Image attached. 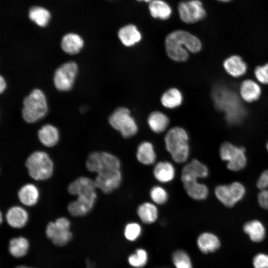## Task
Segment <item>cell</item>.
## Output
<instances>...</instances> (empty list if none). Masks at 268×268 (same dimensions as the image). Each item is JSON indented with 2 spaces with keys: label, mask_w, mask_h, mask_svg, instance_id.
Returning <instances> with one entry per match:
<instances>
[{
  "label": "cell",
  "mask_w": 268,
  "mask_h": 268,
  "mask_svg": "<svg viewBox=\"0 0 268 268\" xmlns=\"http://www.w3.org/2000/svg\"><path fill=\"white\" fill-rule=\"evenodd\" d=\"M39 191L33 184H27L22 186L18 193L20 202L26 206L35 205L39 198Z\"/></svg>",
  "instance_id": "f1b7e54d"
},
{
  "label": "cell",
  "mask_w": 268,
  "mask_h": 268,
  "mask_svg": "<svg viewBox=\"0 0 268 268\" xmlns=\"http://www.w3.org/2000/svg\"><path fill=\"white\" fill-rule=\"evenodd\" d=\"M77 69V65L73 62L65 63L59 67L54 76L55 87L61 91L69 90L72 86Z\"/></svg>",
  "instance_id": "4fadbf2b"
},
{
  "label": "cell",
  "mask_w": 268,
  "mask_h": 268,
  "mask_svg": "<svg viewBox=\"0 0 268 268\" xmlns=\"http://www.w3.org/2000/svg\"><path fill=\"white\" fill-rule=\"evenodd\" d=\"M254 75L260 84L268 85V62L256 67Z\"/></svg>",
  "instance_id": "f35d334b"
},
{
  "label": "cell",
  "mask_w": 268,
  "mask_h": 268,
  "mask_svg": "<svg viewBox=\"0 0 268 268\" xmlns=\"http://www.w3.org/2000/svg\"><path fill=\"white\" fill-rule=\"evenodd\" d=\"M150 197L152 201L158 205L165 204L168 199L166 190L160 186L153 187L150 191Z\"/></svg>",
  "instance_id": "8d00e7d4"
},
{
  "label": "cell",
  "mask_w": 268,
  "mask_h": 268,
  "mask_svg": "<svg viewBox=\"0 0 268 268\" xmlns=\"http://www.w3.org/2000/svg\"><path fill=\"white\" fill-rule=\"evenodd\" d=\"M219 155L221 159L227 162V167L233 171L243 169L247 164L245 149L229 142H224L220 146Z\"/></svg>",
  "instance_id": "30bf717a"
},
{
  "label": "cell",
  "mask_w": 268,
  "mask_h": 268,
  "mask_svg": "<svg viewBox=\"0 0 268 268\" xmlns=\"http://www.w3.org/2000/svg\"><path fill=\"white\" fill-rule=\"evenodd\" d=\"M172 261L176 268H193L189 256L183 250H177L174 253Z\"/></svg>",
  "instance_id": "e575fe53"
},
{
  "label": "cell",
  "mask_w": 268,
  "mask_h": 268,
  "mask_svg": "<svg viewBox=\"0 0 268 268\" xmlns=\"http://www.w3.org/2000/svg\"><path fill=\"white\" fill-rule=\"evenodd\" d=\"M215 107L224 113L227 122L231 125L241 123L246 116V110L239 94L224 85H217L211 92Z\"/></svg>",
  "instance_id": "6da1fadb"
},
{
  "label": "cell",
  "mask_w": 268,
  "mask_h": 268,
  "mask_svg": "<svg viewBox=\"0 0 268 268\" xmlns=\"http://www.w3.org/2000/svg\"><path fill=\"white\" fill-rule=\"evenodd\" d=\"M147 254L143 249H138L135 253L131 255L128 258L129 264L134 268H142L147 263Z\"/></svg>",
  "instance_id": "d590c367"
},
{
  "label": "cell",
  "mask_w": 268,
  "mask_h": 268,
  "mask_svg": "<svg viewBox=\"0 0 268 268\" xmlns=\"http://www.w3.org/2000/svg\"><path fill=\"white\" fill-rule=\"evenodd\" d=\"M30 244L24 237L18 236L11 239L8 243V251L15 258H21L28 253Z\"/></svg>",
  "instance_id": "484cf974"
},
{
  "label": "cell",
  "mask_w": 268,
  "mask_h": 268,
  "mask_svg": "<svg viewBox=\"0 0 268 268\" xmlns=\"http://www.w3.org/2000/svg\"><path fill=\"white\" fill-rule=\"evenodd\" d=\"M6 88V83L2 76L0 77V92L1 93Z\"/></svg>",
  "instance_id": "60d3db41"
},
{
  "label": "cell",
  "mask_w": 268,
  "mask_h": 268,
  "mask_svg": "<svg viewBox=\"0 0 268 268\" xmlns=\"http://www.w3.org/2000/svg\"><path fill=\"white\" fill-rule=\"evenodd\" d=\"M94 181L86 177H79L69 184L68 193L72 195L97 196Z\"/></svg>",
  "instance_id": "ac0fdd59"
},
{
  "label": "cell",
  "mask_w": 268,
  "mask_h": 268,
  "mask_svg": "<svg viewBox=\"0 0 268 268\" xmlns=\"http://www.w3.org/2000/svg\"><path fill=\"white\" fill-rule=\"evenodd\" d=\"M217 199L225 206L231 207L244 197L246 190L242 184L234 182L217 186L214 190Z\"/></svg>",
  "instance_id": "8fae6325"
},
{
  "label": "cell",
  "mask_w": 268,
  "mask_h": 268,
  "mask_svg": "<svg viewBox=\"0 0 268 268\" xmlns=\"http://www.w3.org/2000/svg\"><path fill=\"white\" fill-rule=\"evenodd\" d=\"M225 72L233 78H240L248 71V65L243 58L238 55H231L226 57L222 63Z\"/></svg>",
  "instance_id": "9a60e30c"
},
{
  "label": "cell",
  "mask_w": 268,
  "mask_h": 268,
  "mask_svg": "<svg viewBox=\"0 0 268 268\" xmlns=\"http://www.w3.org/2000/svg\"><path fill=\"white\" fill-rule=\"evenodd\" d=\"M47 111L46 97L40 89H34L23 100L22 115L27 123L38 121L45 116Z\"/></svg>",
  "instance_id": "5b68a950"
},
{
  "label": "cell",
  "mask_w": 268,
  "mask_h": 268,
  "mask_svg": "<svg viewBox=\"0 0 268 268\" xmlns=\"http://www.w3.org/2000/svg\"><path fill=\"white\" fill-rule=\"evenodd\" d=\"M267 149L268 150V143L267 144Z\"/></svg>",
  "instance_id": "bcb514c9"
},
{
  "label": "cell",
  "mask_w": 268,
  "mask_h": 268,
  "mask_svg": "<svg viewBox=\"0 0 268 268\" xmlns=\"http://www.w3.org/2000/svg\"><path fill=\"white\" fill-rule=\"evenodd\" d=\"M197 245L203 253L215 252L220 246V241L215 234L210 232L201 233L198 238Z\"/></svg>",
  "instance_id": "7402d4cb"
},
{
  "label": "cell",
  "mask_w": 268,
  "mask_h": 268,
  "mask_svg": "<svg viewBox=\"0 0 268 268\" xmlns=\"http://www.w3.org/2000/svg\"><path fill=\"white\" fill-rule=\"evenodd\" d=\"M0 223H2V213L1 212H0Z\"/></svg>",
  "instance_id": "f6af8a7d"
},
{
  "label": "cell",
  "mask_w": 268,
  "mask_h": 268,
  "mask_svg": "<svg viewBox=\"0 0 268 268\" xmlns=\"http://www.w3.org/2000/svg\"><path fill=\"white\" fill-rule=\"evenodd\" d=\"M40 141L47 147H52L57 144L59 140V132L55 126L52 125L43 126L38 132Z\"/></svg>",
  "instance_id": "cb8c5ba5"
},
{
  "label": "cell",
  "mask_w": 268,
  "mask_h": 268,
  "mask_svg": "<svg viewBox=\"0 0 268 268\" xmlns=\"http://www.w3.org/2000/svg\"><path fill=\"white\" fill-rule=\"evenodd\" d=\"M138 1H144L145 2H150L151 1H152V0H137Z\"/></svg>",
  "instance_id": "ee69618b"
},
{
  "label": "cell",
  "mask_w": 268,
  "mask_h": 268,
  "mask_svg": "<svg viewBox=\"0 0 268 268\" xmlns=\"http://www.w3.org/2000/svg\"><path fill=\"white\" fill-rule=\"evenodd\" d=\"M137 213L142 222L151 224L157 220L158 211L157 207L154 203L145 202L138 206Z\"/></svg>",
  "instance_id": "4dcf8cb0"
},
{
  "label": "cell",
  "mask_w": 268,
  "mask_h": 268,
  "mask_svg": "<svg viewBox=\"0 0 268 268\" xmlns=\"http://www.w3.org/2000/svg\"><path fill=\"white\" fill-rule=\"evenodd\" d=\"M147 124L151 130L155 133L164 132L169 124L167 115L160 111H153L148 117Z\"/></svg>",
  "instance_id": "d4e9b609"
},
{
  "label": "cell",
  "mask_w": 268,
  "mask_h": 268,
  "mask_svg": "<svg viewBox=\"0 0 268 268\" xmlns=\"http://www.w3.org/2000/svg\"><path fill=\"white\" fill-rule=\"evenodd\" d=\"M29 17L38 26L45 27L49 21L51 15L49 11L44 7L33 6L29 11Z\"/></svg>",
  "instance_id": "836d02e7"
},
{
  "label": "cell",
  "mask_w": 268,
  "mask_h": 268,
  "mask_svg": "<svg viewBox=\"0 0 268 268\" xmlns=\"http://www.w3.org/2000/svg\"><path fill=\"white\" fill-rule=\"evenodd\" d=\"M262 94L261 84L256 80L246 79L242 81L239 88V96L246 103H252L258 101Z\"/></svg>",
  "instance_id": "2e32d148"
},
{
  "label": "cell",
  "mask_w": 268,
  "mask_h": 268,
  "mask_svg": "<svg viewBox=\"0 0 268 268\" xmlns=\"http://www.w3.org/2000/svg\"><path fill=\"white\" fill-rule=\"evenodd\" d=\"M208 168L196 159L185 165L182 168L181 180L187 195L195 200H205L208 194L207 186L198 182L199 178L208 176Z\"/></svg>",
  "instance_id": "3957f363"
},
{
  "label": "cell",
  "mask_w": 268,
  "mask_h": 268,
  "mask_svg": "<svg viewBox=\"0 0 268 268\" xmlns=\"http://www.w3.org/2000/svg\"><path fill=\"white\" fill-rule=\"evenodd\" d=\"M118 35L122 43L126 47H132L141 39V35L135 25L128 24L120 29Z\"/></svg>",
  "instance_id": "ffe728a7"
},
{
  "label": "cell",
  "mask_w": 268,
  "mask_h": 268,
  "mask_svg": "<svg viewBox=\"0 0 268 268\" xmlns=\"http://www.w3.org/2000/svg\"><path fill=\"white\" fill-rule=\"evenodd\" d=\"M244 231L254 242L262 241L266 236V229L263 224L258 220L247 222L243 226Z\"/></svg>",
  "instance_id": "4316f807"
},
{
  "label": "cell",
  "mask_w": 268,
  "mask_h": 268,
  "mask_svg": "<svg viewBox=\"0 0 268 268\" xmlns=\"http://www.w3.org/2000/svg\"><path fill=\"white\" fill-rule=\"evenodd\" d=\"M183 98L181 91L176 88H171L166 90L161 97L162 105L167 108L173 109L180 106Z\"/></svg>",
  "instance_id": "1f68e13d"
},
{
  "label": "cell",
  "mask_w": 268,
  "mask_h": 268,
  "mask_svg": "<svg viewBox=\"0 0 268 268\" xmlns=\"http://www.w3.org/2000/svg\"><path fill=\"white\" fill-rule=\"evenodd\" d=\"M136 157L137 161L143 165L153 164L156 158L153 144L147 141L140 143L137 148Z\"/></svg>",
  "instance_id": "603a6c76"
},
{
  "label": "cell",
  "mask_w": 268,
  "mask_h": 268,
  "mask_svg": "<svg viewBox=\"0 0 268 268\" xmlns=\"http://www.w3.org/2000/svg\"><path fill=\"white\" fill-rule=\"evenodd\" d=\"M70 227L69 220L66 217H61L54 222H49L47 225L45 232L53 244L63 247L67 244L72 238Z\"/></svg>",
  "instance_id": "9c48e42d"
},
{
  "label": "cell",
  "mask_w": 268,
  "mask_h": 268,
  "mask_svg": "<svg viewBox=\"0 0 268 268\" xmlns=\"http://www.w3.org/2000/svg\"><path fill=\"white\" fill-rule=\"evenodd\" d=\"M83 44V41L80 36L75 33H68L63 37L61 47L66 53L73 55L80 51Z\"/></svg>",
  "instance_id": "83f0119b"
},
{
  "label": "cell",
  "mask_w": 268,
  "mask_h": 268,
  "mask_svg": "<svg viewBox=\"0 0 268 268\" xmlns=\"http://www.w3.org/2000/svg\"><path fill=\"white\" fill-rule=\"evenodd\" d=\"M165 145L174 161L185 162L189 156V135L180 127H174L168 131L164 137Z\"/></svg>",
  "instance_id": "277c9868"
},
{
  "label": "cell",
  "mask_w": 268,
  "mask_h": 268,
  "mask_svg": "<svg viewBox=\"0 0 268 268\" xmlns=\"http://www.w3.org/2000/svg\"><path fill=\"white\" fill-rule=\"evenodd\" d=\"M257 187L260 192L258 196V202L263 208L268 209V170L263 171L260 176Z\"/></svg>",
  "instance_id": "d6a6232c"
},
{
  "label": "cell",
  "mask_w": 268,
  "mask_h": 268,
  "mask_svg": "<svg viewBox=\"0 0 268 268\" xmlns=\"http://www.w3.org/2000/svg\"><path fill=\"white\" fill-rule=\"evenodd\" d=\"M5 218L8 224L11 227L21 228L26 224L28 220V214L22 207L14 206L7 210Z\"/></svg>",
  "instance_id": "d6986e66"
},
{
  "label": "cell",
  "mask_w": 268,
  "mask_h": 268,
  "mask_svg": "<svg viewBox=\"0 0 268 268\" xmlns=\"http://www.w3.org/2000/svg\"><path fill=\"white\" fill-rule=\"evenodd\" d=\"M165 50L168 57L175 62H184L189 52L197 53L201 51L200 39L186 31L178 30L170 33L165 40Z\"/></svg>",
  "instance_id": "7a4b0ae2"
},
{
  "label": "cell",
  "mask_w": 268,
  "mask_h": 268,
  "mask_svg": "<svg viewBox=\"0 0 268 268\" xmlns=\"http://www.w3.org/2000/svg\"><path fill=\"white\" fill-rule=\"evenodd\" d=\"M30 176L37 181L49 179L52 175L54 164L47 153L37 151L31 153L25 162Z\"/></svg>",
  "instance_id": "8992f818"
},
{
  "label": "cell",
  "mask_w": 268,
  "mask_h": 268,
  "mask_svg": "<svg viewBox=\"0 0 268 268\" xmlns=\"http://www.w3.org/2000/svg\"><path fill=\"white\" fill-rule=\"evenodd\" d=\"M217 0L220 2H228L231 1L232 0Z\"/></svg>",
  "instance_id": "7bdbcfd3"
},
{
  "label": "cell",
  "mask_w": 268,
  "mask_h": 268,
  "mask_svg": "<svg viewBox=\"0 0 268 268\" xmlns=\"http://www.w3.org/2000/svg\"><path fill=\"white\" fill-rule=\"evenodd\" d=\"M87 169L91 172L99 174L120 170L121 162L115 155L104 151L91 153L86 161Z\"/></svg>",
  "instance_id": "ba28073f"
},
{
  "label": "cell",
  "mask_w": 268,
  "mask_h": 268,
  "mask_svg": "<svg viewBox=\"0 0 268 268\" xmlns=\"http://www.w3.org/2000/svg\"><path fill=\"white\" fill-rule=\"evenodd\" d=\"M141 232V228L139 224L130 222L127 224L125 228L124 235L127 240L133 241L138 238Z\"/></svg>",
  "instance_id": "74e56055"
},
{
  "label": "cell",
  "mask_w": 268,
  "mask_h": 268,
  "mask_svg": "<svg viewBox=\"0 0 268 268\" xmlns=\"http://www.w3.org/2000/svg\"><path fill=\"white\" fill-rule=\"evenodd\" d=\"M108 121L111 126L119 132L124 138L131 137L138 132L137 125L127 108L121 107L116 109Z\"/></svg>",
  "instance_id": "52a82bcc"
},
{
  "label": "cell",
  "mask_w": 268,
  "mask_h": 268,
  "mask_svg": "<svg viewBox=\"0 0 268 268\" xmlns=\"http://www.w3.org/2000/svg\"><path fill=\"white\" fill-rule=\"evenodd\" d=\"M179 16L184 22L194 23L204 19L206 12L200 0L181 1L178 6Z\"/></svg>",
  "instance_id": "7c38bea8"
},
{
  "label": "cell",
  "mask_w": 268,
  "mask_h": 268,
  "mask_svg": "<svg viewBox=\"0 0 268 268\" xmlns=\"http://www.w3.org/2000/svg\"><path fill=\"white\" fill-rule=\"evenodd\" d=\"M97 196H79L77 199L70 202L67 209L70 215L76 216H83L90 212L93 208Z\"/></svg>",
  "instance_id": "e0dca14e"
},
{
  "label": "cell",
  "mask_w": 268,
  "mask_h": 268,
  "mask_svg": "<svg viewBox=\"0 0 268 268\" xmlns=\"http://www.w3.org/2000/svg\"><path fill=\"white\" fill-rule=\"evenodd\" d=\"M148 8L150 15L155 18L166 20L172 13L170 5L162 0H152L149 2Z\"/></svg>",
  "instance_id": "f546056e"
},
{
  "label": "cell",
  "mask_w": 268,
  "mask_h": 268,
  "mask_svg": "<svg viewBox=\"0 0 268 268\" xmlns=\"http://www.w3.org/2000/svg\"><path fill=\"white\" fill-rule=\"evenodd\" d=\"M14 268H34L31 267H28L24 265H20L15 267Z\"/></svg>",
  "instance_id": "b9f144b4"
},
{
  "label": "cell",
  "mask_w": 268,
  "mask_h": 268,
  "mask_svg": "<svg viewBox=\"0 0 268 268\" xmlns=\"http://www.w3.org/2000/svg\"><path fill=\"white\" fill-rule=\"evenodd\" d=\"M253 265L254 268H268V255L259 253L253 258Z\"/></svg>",
  "instance_id": "ab89813d"
},
{
  "label": "cell",
  "mask_w": 268,
  "mask_h": 268,
  "mask_svg": "<svg viewBox=\"0 0 268 268\" xmlns=\"http://www.w3.org/2000/svg\"><path fill=\"white\" fill-rule=\"evenodd\" d=\"M153 174L159 182L168 183L172 181L175 176V168L170 162L160 161L154 166Z\"/></svg>",
  "instance_id": "44dd1931"
},
{
  "label": "cell",
  "mask_w": 268,
  "mask_h": 268,
  "mask_svg": "<svg viewBox=\"0 0 268 268\" xmlns=\"http://www.w3.org/2000/svg\"><path fill=\"white\" fill-rule=\"evenodd\" d=\"M122 175L120 170L97 174L94 181L96 188L106 194L112 193L120 186Z\"/></svg>",
  "instance_id": "5bb4252c"
}]
</instances>
